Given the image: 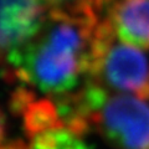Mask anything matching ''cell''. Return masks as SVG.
Masks as SVG:
<instances>
[{
    "label": "cell",
    "mask_w": 149,
    "mask_h": 149,
    "mask_svg": "<svg viewBox=\"0 0 149 149\" xmlns=\"http://www.w3.org/2000/svg\"><path fill=\"white\" fill-rule=\"evenodd\" d=\"M101 17L118 40L149 50V0H106Z\"/></svg>",
    "instance_id": "cell-5"
},
{
    "label": "cell",
    "mask_w": 149,
    "mask_h": 149,
    "mask_svg": "<svg viewBox=\"0 0 149 149\" xmlns=\"http://www.w3.org/2000/svg\"><path fill=\"white\" fill-rule=\"evenodd\" d=\"M0 149H29V144L17 141V139L9 141L6 138L5 118L1 112H0Z\"/></svg>",
    "instance_id": "cell-7"
},
{
    "label": "cell",
    "mask_w": 149,
    "mask_h": 149,
    "mask_svg": "<svg viewBox=\"0 0 149 149\" xmlns=\"http://www.w3.org/2000/svg\"><path fill=\"white\" fill-rule=\"evenodd\" d=\"M147 98L117 93L88 80L80 90L62 97L68 129L83 136L96 130L117 149H149Z\"/></svg>",
    "instance_id": "cell-2"
},
{
    "label": "cell",
    "mask_w": 149,
    "mask_h": 149,
    "mask_svg": "<svg viewBox=\"0 0 149 149\" xmlns=\"http://www.w3.org/2000/svg\"><path fill=\"white\" fill-rule=\"evenodd\" d=\"M104 1H106V0H100V5H101V11H102V6H103Z\"/></svg>",
    "instance_id": "cell-8"
},
{
    "label": "cell",
    "mask_w": 149,
    "mask_h": 149,
    "mask_svg": "<svg viewBox=\"0 0 149 149\" xmlns=\"http://www.w3.org/2000/svg\"><path fill=\"white\" fill-rule=\"evenodd\" d=\"M100 22L101 16L49 15L40 31L6 60L5 77L42 97L76 92L90 80Z\"/></svg>",
    "instance_id": "cell-1"
},
{
    "label": "cell",
    "mask_w": 149,
    "mask_h": 149,
    "mask_svg": "<svg viewBox=\"0 0 149 149\" xmlns=\"http://www.w3.org/2000/svg\"><path fill=\"white\" fill-rule=\"evenodd\" d=\"M90 81L111 92L149 98L147 56L118 40L102 17L93 46Z\"/></svg>",
    "instance_id": "cell-3"
},
{
    "label": "cell",
    "mask_w": 149,
    "mask_h": 149,
    "mask_svg": "<svg viewBox=\"0 0 149 149\" xmlns=\"http://www.w3.org/2000/svg\"><path fill=\"white\" fill-rule=\"evenodd\" d=\"M29 149H92L81 134L68 128H54L29 138Z\"/></svg>",
    "instance_id": "cell-6"
},
{
    "label": "cell",
    "mask_w": 149,
    "mask_h": 149,
    "mask_svg": "<svg viewBox=\"0 0 149 149\" xmlns=\"http://www.w3.org/2000/svg\"><path fill=\"white\" fill-rule=\"evenodd\" d=\"M47 16L44 0H0V67L40 31Z\"/></svg>",
    "instance_id": "cell-4"
}]
</instances>
